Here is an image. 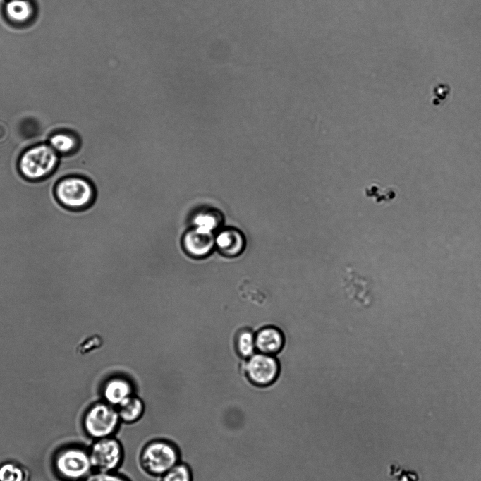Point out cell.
I'll use <instances>...</instances> for the list:
<instances>
[{"label":"cell","mask_w":481,"mask_h":481,"mask_svg":"<svg viewBox=\"0 0 481 481\" xmlns=\"http://www.w3.org/2000/svg\"><path fill=\"white\" fill-rule=\"evenodd\" d=\"M215 244L221 253L233 257L240 255L245 246V238L239 230L229 228L222 230L215 238Z\"/></svg>","instance_id":"obj_11"},{"label":"cell","mask_w":481,"mask_h":481,"mask_svg":"<svg viewBox=\"0 0 481 481\" xmlns=\"http://www.w3.org/2000/svg\"><path fill=\"white\" fill-rule=\"evenodd\" d=\"M49 142L57 153L61 154L73 152L78 146L77 138L66 132H59L51 135Z\"/></svg>","instance_id":"obj_15"},{"label":"cell","mask_w":481,"mask_h":481,"mask_svg":"<svg viewBox=\"0 0 481 481\" xmlns=\"http://www.w3.org/2000/svg\"><path fill=\"white\" fill-rule=\"evenodd\" d=\"M255 348L260 353L273 355L278 353L284 345V336L281 331L272 326L260 329L255 334Z\"/></svg>","instance_id":"obj_9"},{"label":"cell","mask_w":481,"mask_h":481,"mask_svg":"<svg viewBox=\"0 0 481 481\" xmlns=\"http://www.w3.org/2000/svg\"><path fill=\"white\" fill-rule=\"evenodd\" d=\"M121 425L116 408L102 400L92 403L83 415V431L94 440L115 436Z\"/></svg>","instance_id":"obj_2"},{"label":"cell","mask_w":481,"mask_h":481,"mask_svg":"<svg viewBox=\"0 0 481 481\" xmlns=\"http://www.w3.org/2000/svg\"><path fill=\"white\" fill-rule=\"evenodd\" d=\"M159 478L160 481H193V475L190 467L181 461Z\"/></svg>","instance_id":"obj_17"},{"label":"cell","mask_w":481,"mask_h":481,"mask_svg":"<svg viewBox=\"0 0 481 481\" xmlns=\"http://www.w3.org/2000/svg\"><path fill=\"white\" fill-rule=\"evenodd\" d=\"M237 349L239 354L244 358H250L255 354V334L250 330L241 331L237 339Z\"/></svg>","instance_id":"obj_18"},{"label":"cell","mask_w":481,"mask_h":481,"mask_svg":"<svg viewBox=\"0 0 481 481\" xmlns=\"http://www.w3.org/2000/svg\"><path fill=\"white\" fill-rule=\"evenodd\" d=\"M389 475L396 481H419L420 476L415 470H406L398 463H392L389 468Z\"/></svg>","instance_id":"obj_19"},{"label":"cell","mask_w":481,"mask_h":481,"mask_svg":"<svg viewBox=\"0 0 481 481\" xmlns=\"http://www.w3.org/2000/svg\"><path fill=\"white\" fill-rule=\"evenodd\" d=\"M59 162L58 153L47 144H39L24 151L18 161V169L23 177L31 181L42 179L50 175Z\"/></svg>","instance_id":"obj_4"},{"label":"cell","mask_w":481,"mask_h":481,"mask_svg":"<svg viewBox=\"0 0 481 481\" xmlns=\"http://www.w3.org/2000/svg\"><path fill=\"white\" fill-rule=\"evenodd\" d=\"M220 214L213 210L202 211L197 213L193 219L194 228L200 231L212 233L221 222Z\"/></svg>","instance_id":"obj_14"},{"label":"cell","mask_w":481,"mask_h":481,"mask_svg":"<svg viewBox=\"0 0 481 481\" xmlns=\"http://www.w3.org/2000/svg\"><path fill=\"white\" fill-rule=\"evenodd\" d=\"M93 471L115 472L124 461V448L115 437H106L94 442L89 448Z\"/></svg>","instance_id":"obj_6"},{"label":"cell","mask_w":481,"mask_h":481,"mask_svg":"<svg viewBox=\"0 0 481 481\" xmlns=\"http://www.w3.org/2000/svg\"><path fill=\"white\" fill-rule=\"evenodd\" d=\"M215 244L212 233H207L193 229L188 231L183 238V245L191 255L202 257L207 255Z\"/></svg>","instance_id":"obj_10"},{"label":"cell","mask_w":481,"mask_h":481,"mask_svg":"<svg viewBox=\"0 0 481 481\" xmlns=\"http://www.w3.org/2000/svg\"><path fill=\"white\" fill-rule=\"evenodd\" d=\"M181 453L173 442L157 438L147 442L139 454V464L147 475L161 477L181 461Z\"/></svg>","instance_id":"obj_1"},{"label":"cell","mask_w":481,"mask_h":481,"mask_svg":"<svg viewBox=\"0 0 481 481\" xmlns=\"http://www.w3.org/2000/svg\"><path fill=\"white\" fill-rule=\"evenodd\" d=\"M5 14L11 22L23 24L32 19L34 7L29 0H10L5 6Z\"/></svg>","instance_id":"obj_13"},{"label":"cell","mask_w":481,"mask_h":481,"mask_svg":"<svg viewBox=\"0 0 481 481\" xmlns=\"http://www.w3.org/2000/svg\"><path fill=\"white\" fill-rule=\"evenodd\" d=\"M121 423L132 425L138 422L145 410L144 401L136 395H133L116 407Z\"/></svg>","instance_id":"obj_12"},{"label":"cell","mask_w":481,"mask_h":481,"mask_svg":"<svg viewBox=\"0 0 481 481\" xmlns=\"http://www.w3.org/2000/svg\"><path fill=\"white\" fill-rule=\"evenodd\" d=\"M83 481H132L126 475L115 472L93 471Z\"/></svg>","instance_id":"obj_20"},{"label":"cell","mask_w":481,"mask_h":481,"mask_svg":"<svg viewBox=\"0 0 481 481\" xmlns=\"http://www.w3.org/2000/svg\"><path fill=\"white\" fill-rule=\"evenodd\" d=\"M134 394L132 383L121 377L106 381L101 391L102 401L116 408Z\"/></svg>","instance_id":"obj_8"},{"label":"cell","mask_w":481,"mask_h":481,"mask_svg":"<svg viewBox=\"0 0 481 481\" xmlns=\"http://www.w3.org/2000/svg\"><path fill=\"white\" fill-rule=\"evenodd\" d=\"M53 456L54 472L63 481H83L93 472L89 449L83 446L59 449Z\"/></svg>","instance_id":"obj_3"},{"label":"cell","mask_w":481,"mask_h":481,"mask_svg":"<svg viewBox=\"0 0 481 481\" xmlns=\"http://www.w3.org/2000/svg\"><path fill=\"white\" fill-rule=\"evenodd\" d=\"M55 196L64 207L81 209L89 206L95 197L92 185L80 176H68L59 181L55 186Z\"/></svg>","instance_id":"obj_5"},{"label":"cell","mask_w":481,"mask_h":481,"mask_svg":"<svg viewBox=\"0 0 481 481\" xmlns=\"http://www.w3.org/2000/svg\"><path fill=\"white\" fill-rule=\"evenodd\" d=\"M26 473L23 468L14 462L0 464V481H25Z\"/></svg>","instance_id":"obj_16"},{"label":"cell","mask_w":481,"mask_h":481,"mask_svg":"<svg viewBox=\"0 0 481 481\" xmlns=\"http://www.w3.org/2000/svg\"><path fill=\"white\" fill-rule=\"evenodd\" d=\"M245 372L251 384L264 388L276 381L280 373V365L273 355L258 353L249 358Z\"/></svg>","instance_id":"obj_7"}]
</instances>
